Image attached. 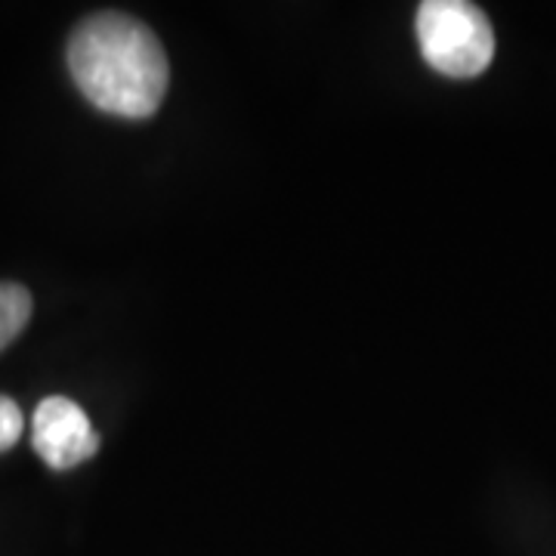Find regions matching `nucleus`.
<instances>
[{
    "mask_svg": "<svg viewBox=\"0 0 556 556\" xmlns=\"http://www.w3.org/2000/svg\"><path fill=\"white\" fill-rule=\"evenodd\" d=\"M68 72L105 115L149 118L167 93V53L149 25L124 13H97L68 40Z\"/></svg>",
    "mask_w": 556,
    "mask_h": 556,
    "instance_id": "f257e3e1",
    "label": "nucleus"
},
{
    "mask_svg": "<svg viewBox=\"0 0 556 556\" xmlns=\"http://www.w3.org/2000/svg\"><path fill=\"white\" fill-rule=\"evenodd\" d=\"M417 43L445 78H477L495 56L489 16L467 0H427L417 10Z\"/></svg>",
    "mask_w": 556,
    "mask_h": 556,
    "instance_id": "f03ea898",
    "label": "nucleus"
},
{
    "mask_svg": "<svg viewBox=\"0 0 556 556\" xmlns=\"http://www.w3.org/2000/svg\"><path fill=\"white\" fill-rule=\"evenodd\" d=\"M31 445L53 470H72L100 452V433L78 402L50 396L35 408Z\"/></svg>",
    "mask_w": 556,
    "mask_h": 556,
    "instance_id": "7ed1b4c3",
    "label": "nucleus"
},
{
    "mask_svg": "<svg viewBox=\"0 0 556 556\" xmlns=\"http://www.w3.org/2000/svg\"><path fill=\"white\" fill-rule=\"evenodd\" d=\"M31 318V294L16 281H0V353L20 338Z\"/></svg>",
    "mask_w": 556,
    "mask_h": 556,
    "instance_id": "20e7f679",
    "label": "nucleus"
},
{
    "mask_svg": "<svg viewBox=\"0 0 556 556\" xmlns=\"http://www.w3.org/2000/svg\"><path fill=\"white\" fill-rule=\"evenodd\" d=\"M22 427H25V420H22L20 405L13 399L0 396V452L13 448L20 442Z\"/></svg>",
    "mask_w": 556,
    "mask_h": 556,
    "instance_id": "39448f33",
    "label": "nucleus"
}]
</instances>
